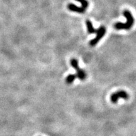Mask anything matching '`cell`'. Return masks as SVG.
<instances>
[{"mask_svg":"<svg viewBox=\"0 0 136 136\" xmlns=\"http://www.w3.org/2000/svg\"><path fill=\"white\" fill-rule=\"evenodd\" d=\"M76 78H77L76 74H69L66 78V82L67 84H71L74 82Z\"/></svg>","mask_w":136,"mask_h":136,"instance_id":"cell-7","label":"cell"},{"mask_svg":"<svg viewBox=\"0 0 136 136\" xmlns=\"http://www.w3.org/2000/svg\"><path fill=\"white\" fill-rule=\"evenodd\" d=\"M105 33H106L105 27L103 26L100 27L98 29H97V33H96V34H97V36L94 37L93 39L90 41V45L93 47L95 46V45H97L98 42H99V41H100V40H101V38L103 37L104 35H105Z\"/></svg>","mask_w":136,"mask_h":136,"instance_id":"cell-3","label":"cell"},{"mask_svg":"<svg viewBox=\"0 0 136 136\" xmlns=\"http://www.w3.org/2000/svg\"><path fill=\"white\" fill-rule=\"evenodd\" d=\"M86 25L87 28H88V34H96L97 33V29H94L93 26V23L91 21L89 20H87L86 21Z\"/></svg>","mask_w":136,"mask_h":136,"instance_id":"cell-6","label":"cell"},{"mask_svg":"<svg viewBox=\"0 0 136 136\" xmlns=\"http://www.w3.org/2000/svg\"><path fill=\"white\" fill-rule=\"evenodd\" d=\"M129 97V94L124 90H120V91H117V92L114 93L111 95L110 97V100L114 103H116L118 101V100L119 98H123V99L127 100Z\"/></svg>","mask_w":136,"mask_h":136,"instance_id":"cell-4","label":"cell"},{"mask_svg":"<svg viewBox=\"0 0 136 136\" xmlns=\"http://www.w3.org/2000/svg\"><path fill=\"white\" fill-rule=\"evenodd\" d=\"M70 64H71V66L76 71L77 78L79 79L80 80L85 79L86 75V73H84L83 70L80 69L79 67L78 60L76 59H72L71 61H70Z\"/></svg>","mask_w":136,"mask_h":136,"instance_id":"cell-2","label":"cell"},{"mask_svg":"<svg viewBox=\"0 0 136 136\" xmlns=\"http://www.w3.org/2000/svg\"><path fill=\"white\" fill-rule=\"evenodd\" d=\"M123 15L127 19L126 23L117 22L114 25V27L117 30H128L131 29L134 23V18L132 15L131 12L129 10H124L123 12Z\"/></svg>","mask_w":136,"mask_h":136,"instance_id":"cell-1","label":"cell"},{"mask_svg":"<svg viewBox=\"0 0 136 136\" xmlns=\"http://www.w3.org/2000/svg\"><path fill=\"white\" fill-rule=\"evenodd\" d=\"M76 1L80 3L82 5V8H83L85 10H86V8L88 7V5H89V3L87 0H76Z\"/></svg>","mask_w":136,"mask_h":136,"instance_id":"cell-8","label":"cell"},{"mask_svg":"<svg viewBox=\"0 0 136 136\" xmlns=\"http://www.w3.org/2000/svg\"><path fill=\"white\" fill-rule=\"evenodd\" d=\"M68 8L69 10L73 12L78 13H84L85 12V9L82 7H79L78 6L74 5L73 3H69L68 5Z\"/></svg>","mask_w":136,"mask_h":136,"instance_id":"cell-5","label":"cell"}]
</instances>
